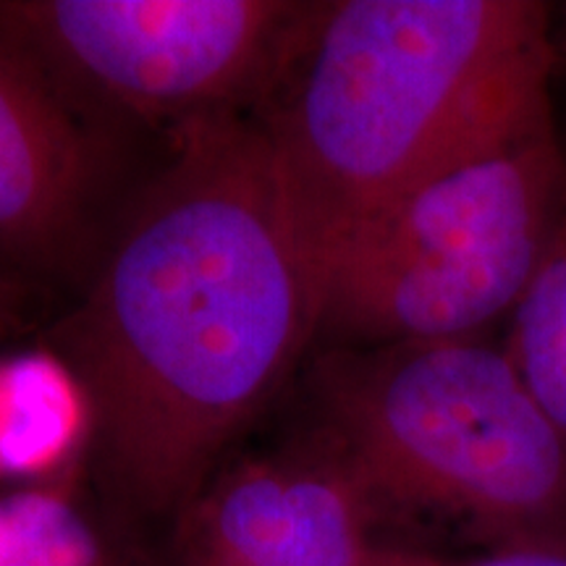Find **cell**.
I'll use <instances>...</instances> for the list:
<instances>
[{
    "instance_id": "obj_11",
    "label": "cell",
    "mask_w": 566,
    "mask_h": 566,
    "mask_svg": "<svg viewBox=\"0 0 566 566\" xmlns=\"http://www.w3.org/2000/svg\"><path fill=\"white\" fill-rule=\"evenodd\" d=\"M409 566H566V546H512L483 551L472 558H436L409 554Z\"/></svg>"
},
{
    "instance_id": "obj_8",
    "label": "cell",
    "mask_w": 566,
    "mask_h": 566,
    "mask_svg": "<svg viewBox=\"0 0 566 566\" xmlns=\"http://www.w3.org/2000/svg\"><path fill=\"white\" fill-rule=\"evenodd\" d=\"M90 428L87 391L66 359L30 352L0 363V478L51 475Z\"/></svg>"
},
{
    "instance_id": "obj_2",
    "label": "cell",
    "mask_w": 566,
    "mask_h": 566,
    "mask_svg": "<svg viewBox=\"0 0 566 566\" xmlns=\"http://www.w3.org/2000/svg\"><path fill=\"white\" fill-rule=\"evenodd\" d=\"M554 66L546 3H313L258 118L317 271L415 184L551 116Z\"/></svg>"
},
{
    "instance_id": "obj_12",
    "label": "cell",
    "mask_w": 566,
    "mask_h": 566,
    "mask_svg": "<svg viewBox=\"0 0 566 566\" xmlns=\"http://www.w3.org/2000/svg\"><path fill=\"white\" fill-rule=\"evenodd\" d=\"M409 554H412V551H409ZM405 566H409V556H407V564Z\"/></svg>"
},
{
    "instance_id": "obj_4",
    "label": "cell",
    "mask_w": 566,
    "mask_h": 566,
    "mask_svg": "<svg viewBox=\"0 0 566 566\" xmlns=\"http://www.w3.org/2000/svg\"><path fill=\"white\" fill-rule=\"evenodd\" d=\"M564 223L566 158L546 116L346 231L321 268V334L344 346L475 338L514 313Z\"/></svg>"
},
{
    "instance_id": "obj_5",
    "label": "cell",
    "mask_w": 566,
    "mask_h": 566,
    "mask_svg": "<svg viewBox=\"0 0 566 566\" xmlns=\"http://www.w3.org/2000/svg\"><path fill=\"white\" fill-rule=\"evenodd\" d=\"M310 9L286 0H0V27L66 90L80 82L181 126L265 95Z\"/></svg>"
},
{
    "instance_id": "obj_1",
    "label": "cell",
    "mask_w": 566,
    "mask_h": 566,
    "mask_svg": "<svg viewBox=\"0 0 566 566\" xmlns=\"http://www.w3.org/2000/svg\"><path fill=\"white\" fill-rule=\"evenodd\" d=\"M323 281L260 118L181 124L69 325L111 520L179 516L321 334Z\"/></svg>"
},
{
    "instance_id": "obj_10",
    "label": "cell",
    "mask_w": 566,
    "mask_h": 566,
    "mask_svg": "<svg viewBox=\"0 0 566 566\" xmlns=\"http://www.w3.org/2000/svg\"><path fill=\"white\" fill-rule=\"evenodd\" d=\"M504 352L566 436V223L516 302Z\"/></svg>"
},
{
    "instance_id": "obj_9",
    "label": "cell",
    "mask_w": 566,
    "mask_h": 566,
    "mask_svg": "<svg viewBox=\"0 0 566 566\" xmlns=\"http://www.w3.org/2000/svg\"><path fill=\"white\" fill-rule=\"evenodd\" d=\"M134 535L116 520L101 525L55 488L0 501V566H155Z\"/></svg>"
},
{
    "instance_id": "obj_6",
    "label": "cell",
    "mask_w": 566,
    "mask_h": 566,
    "mask_svg": "<svg viewBox=\"0 0 566 566\" xmlns=\"http://www.w3.org/2000/svg\"><path fill=\"white\" fill-rule=\"evenodd\" d=\"M384 509L321 433L216 472L174 522L171 566H405Z\"/></svg>"
},
{
    "instance_id": "obj_3",
    "label": "cell",
    "mask_w": 566,
    "mask_h": 566,
    "mask_svg": "<svg viewBox=\"0 0 566 566\" xmlns=\"http://www.w3.org/2000/svg\"><path fill=\"white\" fill-rule=\"evenodd\" d=\"M313 367L315 433L386 520L428 516L483 551L566 546V436L504 346H346Z\"/></svg>"
},
{
    "instance_id": "obj_7",
    "label": "cell",
    "mask_w": 566,
    "mask_h": 566,
    "mask_svg": "<svg viewBox=\"0 0 566 566\" xmlns=\"http://www.w3.org/2000/svg\"><path fill=\"white\" fill-rule=\"evenodd\" d=\"M97 179V153L69 90L0 27V258L59 263Z\"/></svg>"
}]
</instances>
